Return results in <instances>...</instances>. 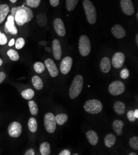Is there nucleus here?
Wrapping results in <instances>:
<instances>
[{"mask_svg": "<svg viewBox=\"0 0 138 155\" xmlns=\"http://www.w3.org/2000/svg\"><path fill=\"white\" fill-rule=\"evenodd\" d=\"M130 76V71L127 69H123L120 72V77L123 79H126Z\"/></svg>", "mask_w": 138, "mask_h": 155, "instance_id": "obj_36", "label": "nucleus"}, {"mask_svg": "<svg viewBox=\"0 0 138 155\" xmlns=\"http://www.w3.org/2000/svg\"><path fill=\"white\" fill-rule=\"evenodd\" d=\"M32 83L34 88L37 90H40L43 87V82L40 77L34 75L32 78Z\"/></svg>", "mask_w": 138, "mask_h": 155, "instance_id": "obj_23", "label": "nucleus"}, {"mask_svg": "<svg viewBox=\"0 0 138 155\" xmlns=\"http://www.w3.org/2000/svg\"><path fill=\"white\" fill-rule=\"evenodd\" d=\"M22 132V127L21 124L18 122H12L8 126V132L9 136L13 138L19 137Z\"/></svg>", "mask_w": 138, "mask_h": 155, "instance_id": "obj_8", "label": "nucleus"}, {"mask_svg": "<svg viewBox=\"0 0 138 155\" xmlns=\"http://www.w3.org/2000/svg\"><path fill=\"white\" fill-rule=\"evenodd\" d=\"M121 8L125 14L131 15L134 12V8L131 0H121Z\"/></svg>", "mask_w": 138, "mask_h": 155, "instance_id": "obj_10", "label": "nucleus"}, {"mask_svg": "<svg viewBox=\"0 0 138 155\" xmlns=\"http://www.w3.org/2000/svg\"><path fill=\"white\" fill-rule=\"evenodd\" d=\"M68 117L66 114H58L55 116L56 124L59 126L63 125L65 122H67Z\"/></svg>", "mask_w": 138, "mask_h": 155, "instance_id": "obj_28", "label": "nucleus"}, {"mask_svg": "<svg viewBox=\"0 0 138 155\" xmlns=\"http://www.w3.org/2000/svg\"><path fill=\"white\" fill-rule=\"evenodd\" d=\"M44 126L46 130L49 133H53L56 128L55 116L51 113H48L44 116Z\"/></svg>", "mask_w": 138, "mask_h": 155, "instance_id": "obj_6", "label": "nucleus"}, {"mask_svg": "<svg viewBox=\"0 0 138 155\" xmlns=\"http://www.w3.org/2000/svg\"><path fill=\"white\" fill-rule=\"evenodd\" d=\"M112 33L115 37L118 39L123 38L126 35L125 28L119 24H116L112 28Z\"/></svg>", "mask_w": 138, "mask_h": 155, "instance_id": "obj_15", "label": "nucleus"}, {"mask_svg": "<svg viewBox=\"0 0 138 155\" xmlns=\"http://www.w3.org/2000/svg\"><path fill=\"white\" fill-rule=\"evenodd\" d=\"M113 109L116 114L119 115H122L125 112V104L123 102L117 101L114 104Z\"/></svg>", "mask_w": 138, "mask_h": 155, "instance_id": "obj_21", "label": "nucleus"}, {"mask_svg": "<svg viewBox=\"0 0 138 155\" xmlns=\"http://www.w3.org/2000/svg\"><path fill=\"white\" fill-rule=\"evenodd\" d=\"M129 144H130V146L132 148H133L136 150H138V137H133L131 138L130 139Z\"/></svg>", "mask_w": 138, "mask_h": 155, "instance_id": "obj_33", "label": "nucleus"}, {"mask_svg": "<svg viewBox=\"0 0 138 155\" xmlns=\"http://www.w3.org/2000/svg\"><path fill=\"white\" fill-rule=\"evenodd\" d=\"M2 64H3V60L0 58V66H1Z\"/></svg>", "mask_w": 138, "mask_h": 155, "instance_id": "obj_46", "label": "nucleus"}, {"mask_svg": "<svg viewBox=\"0 0 138 155\" xmlns=\"http://www.w3.org/2000/svg\"><path fill=\"white\" fill-rule=\"evenodd\" d=\"M50 3L52 6L56 7L59 5V0H50Z\"/></svg>", "mask_w": 138, "mask_h": 155, "instance_id": "obj_40", "label": "nucleus"}, {"mask_svg": "<svg viewBox=\"0 0 138 155\" xmlns=\"http://www.w3.org/2000/svg\"><path fill=\"white\" fill-rule=\"evenodd\" d=\"M136 154H137L135 153H131L129 154V155H136Z\"/></svg>", "mask_w": 138, "mask_h": 155, "instance_id": "obj_48", "label": "nucleus"}, {"mask_svg": "<svg viewBox=\"0 0 138 155\" xmlns=\"http://www.w3.org/2000/svg\"><path fill=\"white\" fill-rule=\"evenodd\" d=\"M134 116H135V117H136V119L138 118V110H137V109H136V110L134 111Z\"/></svg>", "mask_w": 138, "mask_h": 155, "instance_id": "obj_44", "label": "nucleus"}, {"mask_svg": "<svg viewBox=\"0 0 138 155\" xmlns=\"http://www.w3.org/2000/svg\"><path fill=\"white\" fill-rule=\"evenodd\" d=\"M116 138L114 134H107L104 139V143L106 147L111 148L115 145L116 143Z\"/></svg>", "mask_w": 138, "mask_h": 155, "instance_id": "obj_20", "label": "nucleus"}, {"mask_svg": "<svg viewBox=\"0 0 138 155\" xmlns=\"http://www.w3.org/2000/svg\"><path fill=\"white\" fill-rule=\"evenodd\" d=\"M24 154L25 155H34V154H35V153L33 149L30 148V149H29L28 150H27Z\"/></svg>", "mask_w": 138, "mask_h": 155, "instance_id": "obj_41", "label": "nucleus"}, {"mask_svg": "<svg viewBox=\"0 0 138 155\" xmlns=\"http://www.w3.org/2000/svg\"><path fill=\"white\" fill-rule=\"evenodd\" d=\"M0 32H1V31H0Z\"/></svg>", "mask_w": 138, "mask_h": 155, "instance_id": "obj_50", "label": "nucleus"}, {"mask_svg": "<svg viewBox=\"0 0 138 155\" xmlns=\"http://www.w3.org/2000/svg\"><path fill=\"white\" fill-rule=\"evenodd\" d=\"M7 55L9 56V58L11 59V60L13 61H17L19 59V55L18 53L14 50L11 49L9 50L7 52Z\"/></svg>", "mask_w": 138, "mask_h": 155, "instance_id": "obj_31", "label": "nucleus"}, {"mask_svg": "<svg viewBox=\"0 0 138 155\" xmlns=\"http://www.w3.org/2000/svg\"><path fill=\"white\" fill-rule=\"evenodd\" d=\"M26 5L30 8H37L40 4L41 0H25Z\"/></svg>", "mask_w": 138, "mask_h": 155, "instance_id": "obj_34", "label": "nucleus"}, {"mask_svg": "<svg viewBox=\"0 0 138 155\" xmlns=\"http://www.w3.org/2000/svg\"><path fill=\"white\" fill-rule=\"evenodd\" d=\"M79 0H66V9L69 11H72L77 6Z\"/></svg>", "mask_w": 138, "mask_h": 155, "instance_id": "obj_30", "label": "nucleus"}, {"mask_svg": "<svg viewBox=\"0 0 138 155\" xmlns=\"http://www.w3.org/2000/svg\"><path fill=\"white\" fill-rule=\"evenodd\" d=\"M11 14L14 16L16 23L19 26H22L29 22L34 17L31 9L24 5L12 8L11 10Z\"/></svg>", "mask_w": 138, "mask_h": 155, "instance_id": "obj_1", "label": "nucleus"}, {"mask_svg": "<svg viewBox=\"0 0 138 155\" xmlns=\"http://www.w3.org/2000/svg\"><path fill=\"white\" fill-rule=\"evenodd\" d=\"M72 65V59L69 56L65 57L60 64L61 72L63 74H67L71 71Z\"/></svg>", "mask_w": 138, "mask_h": 155, "instance_id": "obj_12", "label": "nucleus"}, {"mask_svg": "<svg viewBox=\"0 0 138 155\" xmlns=\"http://www.w3.org/2000/svg\"><path fill=\"white\" fill-rule=\"evenodd\" d=\"M127 117L128 119L130 121V122H134L136 119V118L135 117L134 115V111L133 110H130L127 113Z\"/></svg>", "mask_w": 138, "mask_h": 155, "instance_id": "obj_37", "label": "nucleus"}, {"mask_svg": "<svg viewBox=\"0 0 138 155\" xmlns=\"http://www.w3.org/2000/svg\"><path fill=\"white\" fill-rule=\"evenodd\" d=\"M34 69L36 72L41 74L44 72L45 69V66L44 64L41 63V62H37L34 65Z\"/></svg>", "mask_w": 138, "mask_h": 155, "instance_id": "obj_32", "label": "nucleus"}, {"mask_svg": "<svg viewBox=\"0 0 138 155\" xmlns=\"http://www.w3.org/2000/svg\"><path fill=\"white\" fill-rule=\"evenodd\" d=\"M84 85V79L81 75H76L74 78L70 88H69V97L71 99L77 98L82 91Z\"/></svg>", "mask_w": 138, "mask_h": 155, "instance_id": "obj_2", "label": "nucleus"}, {"mask_svg": "<svg viewBox=\"0 0 138 155\" xmlns=\"http://www.w3.org/2000/svg\"><path fill=\"white\" fill-rule=\"evenodd\" d=\"M79 53L82 56H87L89 54L91 50V45L87 36L83 35L81 36L79 41Z\"/></svg>", "mask_w": 138, "mask_h": 155, "instance_id": "obj_5", "label": "nucleus"}, {"mask_svg": "<svg viewBox=\"0 0 138 155\" xmlns=\"http://www.w3.org/2000/svg\"><path fill=\"white\" fill-rule=\"evenodd\" d=\"M14 43H15V41H14V38H12L11 40H10V41L9 42V46H13L14 45Z\"/></svg>", "mask_w": 138, "mask_h": 155, "instance_id": "obj_43", "label": "nucleus"}, {"mask_svg": "<svg viewBox=\"0 0 138 155\" xmlns=\"http://www.w3.org/2000/svg\"><path fill=\"white\" fill-rule=\"evenodd\" d=\"M29 107V110L30 113L33 116L37 115L39 113V108L37 106V103L33 101V100H30L28 103Z\"/></svg>", "mask_w": 138, "mask_h": 155, "instance_id": "obj_27", "label": "nucleus"}, {"mask_svg": "<svg viewBox=\"0 0 138 155\" xmlns=\"http://www.w3.org/2000/svg\"><path fill=\"white\" fill-rule=\"evenodd\" d=\"M7 37H6V35L0 32V45H4L7 43Z\"/></svg>", "mask_w": 138, "mask_h": 155, "instance_id": "obj_38", "label": "nucleus"}, {"mask_svg": "<svg viewBox=\"0 0 138 155\" xmlns=\"http://www.w3.org/2000/svg\"><path fill=\"white\" fill-rule=\"evenodd\" d=\"M15 43V46H16V48L18 50H20L21 48H22L24 45H25V40L23 38H19L18 39H17V40L16 41V43Z\"/></svg>", "mask_w": 138, "mask_h": 155, "instance_id": "obj_35", "label": "nucleus"}, {"mask_svg": "<svg viewBox=\"0 0 138 155\" xmlns=\"http://www.w3.org/2000/svg\"><path fill=\"white\" fill-rule=\"evenodd\" d=\"M125 124L121 120H115L113 122V129L115 133L118 135L120 136L122 135L123 133V128L124 127Z\"/></svg>", "mask_w": 138, "mask_h": 155, "instance_id": "obj_19", "label": "nucleus"}, {"mask_svg": "<svg viewBox=\"0 0 138 155\" xmlns=\"http://www.w3.org/2000/svg\"><path fill=\"white\" fill-rule=\"evenodd\" d=\"M83 6L88 22L94 24L97 21V12L94 5L90 0H84Z\"/></svg>", "mask_w": 138, "mask_h": 155, "instance_id": "obj_3", "label": "nucleus"}, {"mask_svg": "<svg viewBox=\"0 0 138 155\" xmlns=\"http://www.w3.org/2000/svg\"><path fill=\"white\" fill-rule=\"evenodd\" d=\"M111 61L108 57H104L100 62V68L103 73H108L111 69Z\"/></svg>", "mask_w": 138, "mask_h": 155, "instance_id": "obj_17", "label": "nucleus"}, {"mask_svg": "<svg viewBox=\"0 0 138 155\" xmlns=\"http://www.w3.org/2000/svg\"><path fill=\"white\" fill-rule=\"evenodd\" d=\"M10 1H11V3H16V2H17V0H10Z\"/></svg>", "mask_w": 138, "mask_h": 155, "instance_id": "obj_47", "label": "nucleus"}, {"mask_svg": "<svg viewBox=\"0 0 138 155\" xmlns=\"http://www.w3.org/2000/svg\"><path fill=\"white\" fill-rule=\"evenodd\" d=\"M40 154L42 155H49L50 154V144L48 142H43L40 146Z\"/></svg>", "mask_w": 138, "mask_h": 155, "instance_id": "obj_25", "label": "nucleus"}, {"mask_svg": "<svg viewBox=\"0 0 138 155\" xmlns=\"http://www.w3.org/2000/svg\"><path fill=\"white\" fill-rule=\"evenodd\" d=\"M53 27L56 34L60 36L63 37L66 34V29L63 21L59 18H56L53 21Z\"/></svg>", "mask_w": 138, "mask_h": 155, "instance_id": "obj_14", "label": "nucleus"}, {"mask_svg": "<svg viewBox=\"0 0 138 155\" xmlns=\"http://www.w3.org/2000/svg\"><path fill=\"white\" fill-rule=\"evenodd\" d=\"M6 79V74L4 72H0V84Z\"/></svg>", "mask_w": 138, "mask_h": 155, "instance_id": "obj_39", "label": "nucleus"}, {"mask_svg": "<svg viewBox=\"0 0 138 155\" xmlns=\"http://www.w3.org/2000/svg\"><path fill=\"white\" fill-rule=\"evenodd\" d=\"M45 65L52 77H56L58 76L59 74L58 69L53 60L50 58L45 60Z\"/></svg>", "mask_w": 138, "mask_h": 155, "instance_id": "obj_13", "label": "nucleus"}, {"mask_svg": "<svg viewBox=\"0 0 138 155\" xmlns=\"http://www.w3.org/2000/svg\"><path fill=\"white\" fill-rule=\"evenodd\" d=\"M125 60V54L121 52H118L116 53L113 58L112 63L113 66L116 69H119L121 68L123 65Z\"/></svg>", "mask_w": 138, "mask_h": 155, "instance_id": "obj_11", "label": "nucleus"}, {"mask_svg": "<svg viewBox=\"0 0 138 155\" xmlns=\"http://www.w3.org/2000/svg\"><path fill=\"white\" fill-rule=\"evenodd\" d=\"M5 31L6 33L11 34V35H16L18 32L16 27L15 26L14 18L12 15L8 17L7 21L5 25Z\"/></svg>", "mask_w": 138, "mask_h": 155, "instance_id": "obj_9", "label": "nucleus"}, {"mask_svg": "<svg viewBox=\"0 0 138 155\" xmlns=\"http://www.w3.org/2000/svg\"><path fill=\"white\" fill-rule=\"evenodd\" d=\"M9 12L10 9L8 5H0V24H2L5 21Z\"/></svg>", "mask_w": 138, "mask_h": 155, "instance_id": "obj_22", "label": "nucleus"}, {"mask_svg": "<svg viewBox=\"0 0 138 155\" xmlns=\"http://www.w3.org/2000/svg\"><path fill=\"white\" fill-rule=\"evenodd\" d=\"M37 22L39 25L41 27L45 26L48 22V18L47 15L44 13L39 14L37 16Z\"/></svg>", "mask_w": 138, "mask_h": 155, "instance_id": "obj_24", "label": "nucleus"}, {"mask_svg": "<svg viewBox=\"0 0 138 155\" xmlns=\"http://www.w3.org/2000/svg\"><path fill=\"white\" fill-rule=\"evenodd\" d=\"M74 154V155H78V154H77V153H75V154Z\"/></svg>", "mask_w": 138, "mask_h": 155, "instance_id": "obj_49", "label": "nucleus"}, {"mask_svg": "<svg viewBox=\"0 0 138 155\" xmlns=\"http://www.w3.org/2000/svg\"><path fill=\"white\" fill-rule=\"evenodd\" d=\"M59 154V155H70L71 152L68 150H64L62 151H61Z\"/></svg>", "mask_w": 138, "mask_h": 155, "instance_id": "obj_42", "label": "nucleus"}, {"mask_svg": "<svg viewBox=\"0 0 138 155\" xmlns=\"http://www.w3.org/2000/svg\"><path fill=\"white\" fill-rule=\"evenodd\" d=\"M86 137L90 144L96 146L99 142V136L94 130H89L86 134Z\"/></svg>", "mask_w": 138, "mask_h": 155, "instance_id": "obj_18", "label": "nucleus"}, {"mask_svg": "<svg viewBox=\"0 0 138 155\" xmlns=\"http://www.w3.org/2000/svg\"><path fill=\"white\" fill-rule=\"evenodd\" d=\"M84 108L85 111L88 113L96 114L100 113L102 111L103 104L98 100H90L85 103Z\"/></svg>", "mask_w": 138, "mask_h": 155, "instance_id": "obj_4", "label": "nucleus"}, {"mask_svg": "<svg viewBox=\"0 0 138 155\" xmlns=\"http://www.w3.org/2000/svg\"><path fill=\"white\" fill-rule=\"evenodd\" d=\"M52 50L53 56L56 60L61 59L62 56V51H61V44L58 39H55L52 43Z\"/></svg>", "mask_w": 138, "mask_h": 155, "instance_id": "obj_16", "label": "nucleus"}, {"mask_svg": "<svg viewBox=\"0 0 138 155\" xmlns=\"http://www.w3.org/2000/svg\"><path fill=\"white\" fill-rule=\"evenodd\" d=\"M136 45H138V35L137 34L136 36Z\"/></svg>", "mask_w": 138, "mask_h": 155, "instance_id": "obj_45", "label": "nucleus"}, {"mask_svg": "<svg viewBox=\"0 0 138 155\" xmlns=\"http://www.w3.org/2000/svg\"><path fill=\"white\" fill-rule=\"evenodd\" d=\"M35 95L34 91L31 88H28L22 91L21 95L25 100H31Z\"/></svg>", "mask_w": 138, "mask_h": 155, "instance_id": "obj_29", "label": "nucleus"}, {"mask_svg": "<svg viewBox=\"0 0 138 155\" xmlns=\"http://www.w3.org/2000/svg\"><path fill=\"white\" fill-rule=\"evenodd\" d=\"M125 90V85L120 81H116L110 84L109 91L113 96H117L122 94Z\"/></svg>", "mask_w": 138, "mask_h": 155, "instance_id": "obj_7", "label": "nucleus"}, {"mask_svg": "<svg viewBox=\"0 0 138 155\" xmlns=\"http://www.w3.org/2000/svg\"><path fill=\"white\" fill-rule=\"evenodd\" d=\"M28 128L29 130L32 132H36L37 130V122L35 118L30 117L28 121Z\"/></svg>", "mask_w": 138, "mask_h": 155, "instance_id": "obj_26", "label": "nucleus"}]
</instances>
